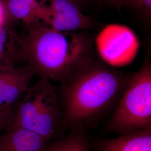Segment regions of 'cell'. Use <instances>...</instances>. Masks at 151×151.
Masks as SVG:
<instances>
[{
  "instance_id": "obj_5",
  "label": "cell",
  "mask_w": 151,
  "mask_h": 151,
  "mask_svg": "<svg viewBox=\"0 0 151 151\" xmlns=\"http://www.w3.org/2000/svg\"><path fill=\"white\" fill-rule=\"evenodd\" d=\"M97 50L103 60L109 65L122 66L134 59L139 43L129 27L111 24L104 28L96 39Z\"/></svg>"
},
{
  "instance_id": "obj_13",
  "label": "cell",
  "mask_w": 151,
  "mask_h": 151,
  "mask_svg": "<svg viewBox=\"0 0 151 151\" xmlns=\"http://www.w3.org/2000/svg\"><path fill=\"white\" fill-rule=\"evenodd\" d=\"M14 115V108H0V134L13 123Z\"/></svg>"
},
{
  "instance_id": "obj_6",
  "label": "cell",
  "mask_w": 151,
  "mask_h": 151,
  "mask_svg": "<svg viewBox=\"0 0 151 151\" xmlns=\"http://www.w3.org/2000/svg\"><path fill=\"white\" fill-rule=\"evenodd\" d=\"M42 24L67 32L91 28V19L81 11L75 0H44Z\"/></svg>"
},
{
  "instance_id": "obj_10",
  "label": "cell",
  "mask_w": 151,
  "mask_h": 151,
  "mask_svg": "<svg viewBox=\"0 0 151 151\" xmlns=\"http://www.w3.org/2000/svg\"><path fill=\"white\" fill-rule=\"evenodd\" d=\"M8 16L21 20L27 25L41 24L44 12V0H5Z\"/></svg>"
},
{
  "instance_id": "obj_12",
  "label": "cell",
  "mask_w": 151,
  "mask_h": 151,
  "mask_svg": "<svg viewBox=\"0 0 151 151\" xmlns=\"http://www.w3.org/2000/svg\"><path fill=\"white\" fill-rule=\"evenodd\" d=\"M49 142L45 151H92L88 130L77 129Z\"/></svg>"
},
{
  "instance_id": "obj_16",
  "label": "cell",
  "mask_w": 151,
  "mask_h": 151,
  "mask_svg": "<svg viewBox=\"0 0 151 151\" xmlns=\"http://www.w3.org/2000/svg\"><path fill=\"white\" fill-rule=\"evenodd\" d=\"M7 13L4 1L0 0V27L4 25L7 23Z\"/></svg>"
},
{
  "instance_id": "obj_3",
  "label": "cell",
  "mask_w": 151,
  "mask_h": 151,
  "mask_svg": "<svg viewBox=\"0 0 151 151\" xmlns=\"http://www.w3.org/2000/svg\"><path fill=\"white\" fill-rule=\"evenodd\" d=\"M13 123L49 141L65 134L58 93L50 81L40 78L17 103Z\"/></svg>"
},
{
  "instance_id": "obj_11",
  "label": "cell",
  "mask_w": 151,
  "mask_h": 151,
  "mask_svg": "<svg viewBox=\"0 0 151 151\" xmlns=\"http://www.w3.org/2000/svg\"><path fill=\"white\" fill-rule=\"evenodd\" d=\"M21 62L20 35L6 23L0 27V68L17 66Z\"/></svg>"
},
{
  "instance_id": "obj_1",
  "label": "cell",
  "mask_w": 151,
  "mask_h": 151,
  "mask_svg": "<svg viewBox=\"0 0 151 151\" xmlns=\"http://www.w3.org/2000/svg\"><path fill=\"white\" fill-rule=\"evenodd\" d=\"M130 77L90 58L60 81L57 93L64 133L95 127L119 101Z\"/></svg>"
},
{
  "instance_id": "obj_2",
  "label": "cell",
  "mask_w": 151,
  "mask_h": 151,
  "mask_svg": "<svg viewBox=\"0 0 151 151\" xmlns=\"http://www.w3.org/2000/svg\"><path fill=\"white\" fill-rule=\"evenodd\" d=\"M27 26L20 36L22 62L35 75L60 82L90 59V44L82 35L39 24Z\"/></svg>"
},
{
  "instance_id": "obj_4",
  "label": "cell",
  "mask_w": 151,
  "mask_h": 151,
  "mask_svg": "<svg viewBox=\"0 0 151 151\" xmlns=\"http://www.w3.org/2000/svg\"><path fill=\"white\" fill-rule=\"evenodd\" d=\"M151 126V67L146 61L129 80L111 116L103 127L122 135Z\"/></svg>"
},
{
  "instance_id": "obj_9",
  "label": "cell",
  "mask_w": 151,
  "mask_h": 151,
  "mask_svg": "<svg viewBox=\"0 0 151 151\" xmlns=\"http://www.w3.org/2000/svg\"><path fill=\"white\" fill-rule=\"evenodd\" d=\"M50 142L12 123L0 134V151H45Z\"/></svg>"
},
{
  "instance_id": "obj_8",
  "label": "cell",
  "mask_w": 151,
  "mask_h": 151,
  "mask_svg": "<svg viewBox=\"0 0 151 151\" xmlns=\"http://www.w3.org/2000/svg\"><path fill=\"white\" fill-rule=\"evenodd\" d=\"M92 151H151V126L113 138H94Z\"/></svg>"
},
{
  "instance_id": "obj_17",
  "label": "cell",
  "mask_w": 151,
  "mask_h": 151,
  "mask_svg": "<svg viewBox=\"0 0 151 151\" xmlns=\"http://www.w3.org/2000/svg\"><path fill=\"white\" fill-rule=\"evenodd\" d=\"M76 2L81 6L82 4H85V2H86L87 0H75Z\"/></svg>"
},
{
  "instance_id": "obj_7",
  "label": "cell",
  "mask_w": 151,
  "mask_h": 151,
  "mask_svg": "<svg viewBox=\"0 0 151 151\" xmlns=\"http://www.w3.org/2000/svg\"><path fill=\"white\" fill-rule=\"evenodd\" d=\"M34 75L26 65L1 67L0 108H13L27 91Z\"/></svg>"
},
{
  "instance_id": "obj_15",
  "label": "cell",
  "mask_w": 151,
  "mask_h": 151,
  "mask_svg": "<svg viewBox=\"0 0 151 151\" xmlns=\"http://www.w3.org/2000/svg\"><path fill=\"white\" fill-rule=\"evenodd\" d=\"M138 10L142 11L144 17L148 20L151 17V0H141Z\"/></svg>"
},
{
  "instance_id": "obj_14",
  "label": "cell",
  "mask_w": 151,
  "mask_h": 151,
  "mask_svg": "<svg viewBox=\"0 0 151 151\" xmlns=\"http://www.w3.org/2000/svg\"><path fill=\"white\" fill-rule=\"evenodd\" d=\"M105 2L111 5L116 6L117 8L123 6L130 7L139 9L141 0H103Z\"/></svg>"
}]
</instances>
